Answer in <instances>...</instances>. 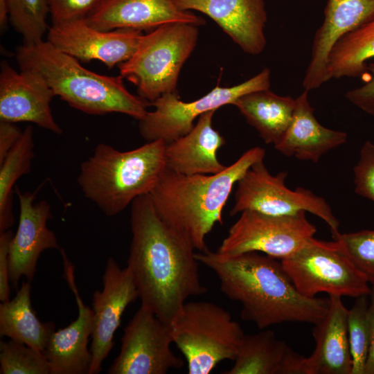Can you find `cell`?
Masks as SVG:
<instances>
[{
    "mask_svg": "<svg viewBox=\"0 0 374 374\" xmlns=\"http://www.w3.org/2000/svg\"><path fill=\"white\" fill-rule=\"evenodd\" d=\"M132 240L127 267L142 305L170 324L186 300L204 294L195 247L166 224L148 194L131 204Z\"/></svg>",
    "mask_w": 374,
    "mask_h": 374,
    "instance_id": "cell-1",
    "label": "cell"
},
{
    "mask_svg": "<svg viewBox=\"0 0 374 374\" xmlns=\"http://www.w3.org/2000/svg\"><path fill=\"white\" fill-rule=\"evenodd\" d=\"M195 256L215 274L224 294L240 303V318L260 330L287 322L314 325L328 312L329 298L301 294L276 258L255 251L225 256L208 249Z\"/></svg>",
    "mask_w": 374,
    "mask_h": 374,
    "instance_id": "cell-2",
    "label": "cell"
},
{
    "mask_svg": "<svg viewBox=\"0 0 374 374\" xmlns=\"http://www.w3.org/2000/svg\"><path fill=\"white\" fill-rule=\"evenodd\" d=\"M265 156L262 148H251L212 175H186L166 167L149 193L156 211L195 249L206 250V237L217 223L222 224V211L234 185Z\"/></svg>",
    "mask_w": 374,
    "mask_h": 374,
    "instance_id": "cell-3",
    "label": "cell"
},
{
    "mask_svg": "<svg viewBox=\"0 0 374 374\" xmlns=\"http://www.w3.org/2000/svg\"><path fill=\"white\" fill-rule=\"evenodd\" d=\"M19 69L35 71L69 106L91 115L121 113L140 121L151 103L131 93L122 75L108 76L82 66L78 59L47 41L17 48Z\"/></svg>",
    "mask_w": 374,
    "mask_h": 374,
    "instance_id": "cell-4",
    "label": "cell"
},
{
    "mask_svg": "<svg viewBox=\"0 0 374 374\" xmlns=\"http://www.w3.org/2000/svg\"><path fill=\"white\" fill-rule=\"evenodd\" d=\"M166 145L156 140L123 152L107 143L98 144L81 163L77 177L84 197L107 216L119 214L152 190L166 168Z\"/></svg>",
    "mask_w": 374,
    "mask_h": 374,
    "instance_id": "cell-5",
    "label": "cell"
},
{
    "mask_svg": "<svg viewBox=\"0 0 374 374\" xmlns=\"http://www.w3.org/2000/svg\"><path fill=\"white\" fill-rule=\"evenodd\" d=\"M198 26L190 23L163 24L143 35L132 57L120 64V75L134 84L150 103L177 92L179 75L198 39Z\"/></svg>",
    "mask_w": 374,
    "mask_h": 374,
    "instance_id": "cell-6",
    "label": "cell"
},
{
    "mask_svg": "<svg viewBox=\"0 0 374 374\" xmlns=\"http://www.w3.org/2000/svg\"><path fill=\"white\" fill-rule=\"evenodd\" d=\"M170 326L189 374H208L220 362L233 361L245 335L228 311L208 301L186 302Z\"/></svg>",
    "mask_w": 374,
    "mask_h": 374,
    "instance_id": "cell-7",
    "label": "cell"
},
{
    "mask_svg": "<svg viewBox=\"0 0 374 374\" xmlns=\"http://www.w3.org/2000/svg\"><path fill=\"white\" fill-rule=\"evenodd\" d=\"M280 261L297 290L305 296L325 292L358 298L371 292L365 276L337 240L326 242L313 237L293 256Z\"/></svg>",
    "mask_w": 374,
    "mask_h": 374,
    "instance_id": "cell-8",
    "label": "cell"
},
{
    "mask_svg": "<svg viewBox=\"0 0 374 374\" xmlns=\"http://www.w3.org/2000/svg\"><path fill=\"white\" fill-rule=\"evenodd\" d=\"M287 176L284 171L271 175L263 160L252 165L237 183L230 215L247 210L274 216L309 212L322 219L330 227L333 239H336L340 233L339 222L330 205L308 189H290L285 186Z\"/></svg>",
    "mask_w": 374,
    "mask_h": 374,
    "instance_id": "cell-9",
    "label": "cell"
},
{
    "mask_svg": "<svg viewBox=\"0 0 374 374\" xmlns=\"http://www.w3.org/2000/svg\"><path fill=\"white\" fill-rule=\"evenodd\" d=\"M269 87L270 70L265 68L244 82L229 87L217 86L192 102L182 101L177 92L165 93L151 103L154 109L139 121L141 136L147 142L163 140L169 143L190 132L195 120L203 114L233 105L244 94Z\"/></svg>",
    "mask_w": 374,
    "mask_h": 374,
    "instance_id": "cell-10",
    "label": "cell"
},
{
    "mask_svg": "<svg viewBox=\"0 0 374 374\" xmlns=\"http://www.w3.org/2000/svg\"><path fill=\"white\" fill-rule=\"evenodd\" d=\"M240 213L217 252L235 256L255 251L283 260L296 253L317 232L305 211L289 216L251 210Z\"/></svg>",
    "mask_w": 374,
    "mask_h": 374,
    "instance_id": "cell-11",
    "label": "cell"
},
{
    "mask_svg": "<svg viewBox=\"0 0 374 374\" xmlns=\"http://www.w3.org/2000/svg\"><path fill=\"white\" fill-rule=\"evenodd\" d=\"M170 324L141 305L124 329L118 356L109 374H166L184 361L171 349Z\"/></svg>",
    "mask_w": 374,
    "mask_h": 374,
    "instance_id": "cell-12",
    "label": "cell"
},
{
    "mask_svg": "<svg viewBox=\"0 0 374 374\" xmlns=\"http://www.w3.org/2000/svg\"><path fill=\"white\" fill-rule=\"evenodd\" d=\"M143 35L132 28L100 30L80 19L52 24L46 41L78 60H99L111 69L132 57Z\"/></svg>",
    "mask_w": 374,
    "mask_h": 374,
    "instance_id": "cell-13",
    "label": "cell"
},
{
    "mask_svg": "<svg viewBox=\"0 0 374 374\" xmlns=\"http://www.w3.org/2000/svg\"><path fill=\"white\" fill-rule=\"evenodd\" d=\"M139 298L129 269L121 268L113 258L107 260L103 276V290L92 295L93 324L91 335V362L89 374H98L114 346V336L121 326L127 305Z\"/></svg>",
    "mask_w": 374,
    "mask_h": 374,
    "instance_id": "cell-14",
    "label": "cell"
},
{
    "mask_svg": "<svg viewBox=\"0 0 374 374\" xmlns=\"http://www.w3.org/2000/svg\"><path fill=\"white\" fill-rule=\"evenodd\" d=\"M40 186L33 192L15 188L19 206L17 231L10 242L9 279L15 289L22 276L31 282L41 253L48 249L60 250L55 233L47 222L52 218L51 205L45 200L35 202Z\"/></svg>",
    "mask_w": 374,
    "mask_h": 374,
    "instance_id": "cell-15",
    "label": "cell"
},
{
    "mask_svg": "<svg viewBox=\"0 0 374 374\" xmlns=\"http://www.w3.org/2000/svg\"><path fill=\"white\" fill-rule=\"evenodd\" d=\"M55 94L42 76L30 70H15L6 61L1 63L0 121L29 122L55 134L62 130L51 109Z\"/></svg>",
    "mask_w": 374,
    "mask_h": 374,
    "instance_id": "cell-16",
    "label": "cell"
},
{
    "mask_svg": "<svg viewBox=\"0 0 374 374\" xmlns=\"http://www.w3.org/2000/svg\"><path fill=\"white\" fill-rule=\"evenodd\" d=\"M374 19V0H328L322 25L315 33L303 87L310 91L331 79L328 61L344 36Z\"/></svg>",
    "mask_w": 374,
    "mask_h": 374,
    "instance_id": "cell-17",
    "label": "cell"
},
{
    "mask_svg": "<svg viewBox=\"0 0 374 374\" xmlns=\"http://www.w3.org/2000/svg\"><path fill=\"white\" fill-rule=\"evenodd\" d=\"M64 263L65 279L73 293L78 314L69 326L54 331L42 352L51 367V374H89L91 354L87 345L93 324V311L79 294L74 276V266L63 249H60Z\"/></svg>",
    "mask_w": 374,
    "mask_h": 374,
    "instance_id": "cell-18",
    "label": "cell"
},
{
    "mask_svg": "<svg viewBox=\"0 0 374 374\" xmlns=\"http://www.w3.org/2000/svg\"><path fill=\"white\" fill-rule=\"evenodd\" d=\"M183 10H195L213 20L246 53L258 55L267 40L265 0H174Z\"/></svg>",
    "mask_w": 374,
    "mask_h": 374,
    "instance_id": "cell-19",
    "label": "cell"
},
{
    "mask_svg": "<svg viewBox=\"0 0 374 374\" xmlns=\"http://www.w3.org/2000/svg\"><path fill=\"white\" fill-rule=\"evenodd\" d=\"M86 19L90 25L103 30L132 28L150 31L172 22L197 26L205 24L202 17L181 10L174 0H105Z\"/></svg>",
    "mask_w": 374,
    "mask_h": 374,
    "instance_id": "cell-20",
    "label": "cell"
},
{
    "mask_svg": "<svg viewBox=\"0 0 374 374\" xmlns=\"http://www.w3.org/2000/svg\"><path fill=\"white\" fill-rule=\"evenodd\" d=\"M348 312L341 296H329L328 312L312 330L315 348L305 357L306 374H351Z\"/></svg>",
    "mask_w": 374,
    "mask_h": 374,
    "instance_id": "cell-21",
    "label": "cell"
},
{
    "mask_svg": "<svg viewBox=\"0 0 374 374\" xmlns=\"http://www.w3.org/2000/svg\"><path fill=\"white\" fill-rule=\"evenodd\" d=\"M215 110L201 115L197 122L185 135L167 143L166 167L180 174L212 175L226 166L217 157V150L226 141L212 125Z\"/></svg>",
    "mask_w": 374,
    "mask_h": 374,
    "instance_id": "cell-22",
    "label": "cell"
},
{
    "mask_svg": "<svg viewBox=\"0 0 374 374\" xmlns=\"http://www.w3.org/2000/svg\"><path fill=\"white\" fill-rule=\"evenodd\" d=\"M304 91L296 100L292 121L280 141L274 148L287 157L317 162L323 155L347 141L348 134L321 125L314 114V108Z\"/></svg>",
    "mask_w": 374,
    "mask_h": 374,
    "instance_id": "cell-23",
    "label": "cell"
},
{
    "mask_svg": "<svg viewBox=\"0 0 374 374\" xmlns=\"http://www.w3.org/2000/svg\"><path fill=\"white\" fill-rule=\"evenodd\" d=\"M296 100L268 89L240 96L233 104L267 144L276 145L284 136L294 116Z\"/></svg>",
    "mask_w": 374,
    "mask_h": 374,
    "instance_id": "cell-24",
    "label": "cell"
},
{
    "mask_svg": "<svg viewBox=\"0 0 374 374\" xmlns=\"http://www.w3.org/2000/svg\"><path fill=\"white\" fill-rule=\"evenodd\" d=\"M30 293V282H24L12 299L0 304V336L43 352L55 326L37 318Z\"/></svg>",
    "mask_w": 374,
    "mask_h": 374,
    "instance_id": "cell-25",
    "label": "cell"
},
{
    "mask_svg": "<svg viewBox=\"0 0 374 374\" xmlns=\"http://www.w3.org/2000/svg\"><path fill=\"white\" fill-rule=\"evenodd\" d=\"M294 350L270 330L244 335L225 374H285Z\"/></svg>",
    "mask_w": 374,
    "mask_h": 374,
    "instance_id": "cell-26",
    "label": "cell"
},
{
    "mask_svg": "<svg viewBox=\"0 0 374 374\" xmlns=\"http://www.w3.org/2000/svg\"><path fill=\"white\" fill-rule=\"evenodd\" d=\"M374 57V19L344 36L332 49L328 61L331 78L359 77Z\"/></svg>",
    "mask_w": 374,
    "mask_h": 374,
    "instance_id": "cell-27",
    "label": "cell"
},
{
    "mask_svg": "<svg viewBox=\"0 0 374 374\" xmlns=\"http://www.w3.org/2000/svg\"><path fill=\"white\" fill-rule=\"evenodd\" d=\"M34 147L33 128L28 126L0 163V232L8 230L14 224V186L20 177L30 172Z\"/></svg>",
    "mask_w": 374,
    "mask_h": 374,
    "instance_id": "cell-28",
    "label": "cell"
},
{
    "mask_svg": "<svg viewBox=\"0 0 374 374\" xmlns=\"http://www.w3.org/2000/svg\"><path fill=\"white\" fill-rule=\"evenodd\" d=\"M10 22L23 38L24 44L43 40L49 9L46 0H8Z\"/></svg>",
    "mask_w": 374,
    "mask_h": 374,
    "instance_id": "cell-29",
    "label": "cell"
},
{
    "mask_svg": "<svg viewBox=\"0 0 374 374\" xmlns=\"http://www.w3.org/2000/svg\"><path fill=\"white\" fill-rule=\"evenodd\" d=\"M368 296L356 298L348 310L347 330L353 362L351 374H364L370 341Z\"/></svg>",
    "mask_w": 374,
    "mask_h": 374,
    "instance_id": "cell-30",
    "label": "cell"
},
{
    "mask_svg": "<svg viewBox=\"0 0 374 374\" xmlns=\"http://www.w3.org/2000/svg\"><path fill=\"white\" fill-rule=\"evenodd\" d=\"M1 374H51L43 353L11 339L0 342Z\"/></svg>",
    "mask_w": 374,
    "mask_h": 374,
    "instance_id": "cell-31",
    "label": "cell"
},
{
    "mask_svg": "<svg viewBox=\"0 0 374 374\" xmlns=\"http://www.w3.org/2000/svg\"><path fill=\"white\" fill-rule=\"evenodd\" d=\"M335 240L374 287V230L339 233Z\"/></svg>",
    "mask_w": 374,
    "mask_h": 374,
    "instance_id": "cell-32",
    "label": "cell"
},
{
    "mask_svg": "<svg viewBox=\"0 0 374 374\" xmlns=\"http://www.w3.org/2000/svg\"><path fill=\"white\" fill-rule=\"evenodd\" d=\"M105 0H46L52 24L86 19Z\"/></svg>",
    "mask_w": 374,
    "mask_h": 374,
    "instance_id": "cell-33",
    "label": "cell"
},
{
    "mask_svg": "<svg viewBox=\"0 0 374 374\" xmlns=\"http://www.w3.org/2000/svg\"><path fill=\"white\" fill-rule=\"evenodd\" d=\"M355 193L374 202V143L366 141L361 148L354 167Z\"/></svg>",
    "mask_w": 374,
    "mask_h": 374,
    "instance_id": "cell-34",
    "label": "cell"
},
{
    "mask_svg": "<svg viewBox=\"0 0 374 374\" xmlns=\"http://www.w3.org/2000/svg\"><path fill=\"white\" fill-rule=\"evenodd\" d=\"M371 78L362 86L346 92V98L354 105L374 117V63L367 65Z\"/></svg>",
    "mask_w": 374,
    "mask_h": 374,
    "instance_id": "cell-35",
    "label": "cell"
},
{
    "mask_svg": "<svg viewBox=\"0 0 374 374\" xmlns=\"http://www.w3.org/2000/svg\"><path fill=\"white\" fill-rule=\"evenodd\" d=\"M13 236L11 231L0 232V300H10V287L9 279V248Z\"/></svg>",
    "mask_w": 374,
    "mask_h": 374,
    "instance_id": "cell-36",
    "label": "cell"
},
{
    "mask_svg": "<svg viewBox=\"0 0 374 374\" xmlns=\"http://www.w3.org/2000/svg\"><path fill=\"white\" fill-rule=\"evenodd\" d=\"M22 132L14 123L0 121V163L17 143Z\"/></svg>",
    "mask_w": 374,
    "mask_h": 374,
    "instance_id": "cell-37",
    "label": "cell"
},
{
    "mask_svg": "<svg viewBox=\"0 0 374 374\" xmlns=\"http://www.w3.org/2000/svg\"><path fill=\"white\" fill-rule=\"evenodd\" d=\"M368 317L370 322V341L364 374H374V287L369 294Z\"/></svg>",
    "mask_w": 374,
    "mask_h": 374,
    "instance_id": "cell-38",
    "label": "cell"
},
{
    "mask_svg": "<svg viewBox=\"0 0 374 374\" xmlns=\"http://www.w3.org/2000/svg\"><path fill=\"white\" fill-rule=\"evenodd\" d=\"M10 22V9L8 0H0V29L3 32Z\"/></svg>",
    "mask_w": 374,
    "mask_h": 374,
    "instance_id": "cell-39",
    "label": "cell"
}]
</instances>
